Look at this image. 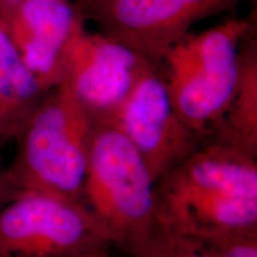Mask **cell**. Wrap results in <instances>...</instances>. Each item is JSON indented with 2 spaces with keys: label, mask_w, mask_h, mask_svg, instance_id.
Listing matches in <instances>:
<instances>
[{
  "label": "cell",
  "mask_w": 257,
  "mask_h": 257,
  "mask_svg": "<svg viewBox=\"0 0 257 257\" xmlns=\"http://www.w3.org/2000/svg\"><path fill=\"white\" fill-rule=\"evenodd\" d=\"M95 118L61 87L46 93L18 137L17 153L6 166L16 193H42L82 202Z\"/></svg>",
  "instance_id": "cell-1"
},
{
  "label": "cell",
  "mask_w": 257,
  "mask_h": 257,
  "mask_svg": "<svg viewBox=\"0 0 257 257\" xmlns=\"http://www.w3.org/2000/svg\"><path fill=\"white\" fill-rule=\"evenodd\" d=\"M155 182L125 135L107 120H96L89 147L82 202L112 246L128 255L156 227Z\"/></svg>",
  "instance_id": "cell-2"
},
{
  "label": "cell",
  "mask_w": 257,
  "mask_h": 257,
  "mask_svg": "<svg viewBox=\"0 0 257 257\" xmlns=\"http://www.w3.org/2000/svg\"><path fill=\"white\" fill-rule=\"evenodd\" d=\"M250 30L249 22L236 18L187 34L161 62L176 115L202 138L210 136L229 106L238 76L239 49Z\"/></svg>",
  "instance_id": "cell-3"
},
{
  "label": "cell",
  "mask_w": 257,
  "mask_h": 257,
  "mask_svg": "<svg viewBox=\"0 0 257 257\" xmlns=\"http://www.w3.org/2000/svg\"><path fill=\"white\" fill-rule=\"evenodd\" d=\"M111 246L80 202L28 192L0 207V257H104Z\"/></svg>",
  "instance_id": "cell-4"
},
{
  "label": "cell",
  "mask_w": 257,
  "mask_h": 257,
  "mask_svg": "<svg viewBox=\"0 0 257 257\" xmlns=\"http://www.w3.org/2000/svg\"><path fill=\"white\" fill-rule=\"evenodd\" d=\"M240 0H78L81 17L101 34L153 64L184 38L193 24L232 9Z\"/></svg>",
  "instance_id": "cell-5"
},
{
  "label": "cell",
  "mask_w": 257,
  "mask_h": 257,
  "mask_svg": "<svg viewBox=\"0 0 257 257\" xmlns=\"http://www.w3.org/2000/svg\"><path fill=\"white\" fill-rule=\"evenodd\" d=\"M133 143L154 180L181 162L202 142L176 115L163 74L155 64L137 79L107 118Z\"/></svg>",
  "instance_id": "cell-6"
},
{
  "label": "cell",
  "mask_w": 257,
  "mask_h": 257,
  "mask_svg": "<svg viewBox=\"0 0 257 257\" xmlns=\"http://www.w3.org/2000/svg\"><path fill=\"white\" fill-rule=\"evenodd\" d=\"M150 66L127 47L83 29L70 44L56 87L69 93L95 120L104 119Z\"/></svg>",
  "instance_id": "cell-7"
},
{
  "label": "cell",
  "mask_w": 257,
  "mask_h": 257,
  "mask_svg": "<svg viewBox=\"0 0 257 257\" xmlns=\"http://www.w3.org/2000/svg\"><path fill=\"white\" fill-rule=\"evenodd\" d=\"M82 22L70 0L0 4V23L46 92L59 85L70 44L83 30Z\"/></svg>",
  "instance_id": "cell-8"
},
{
  "label": "cell",
  "mask_w": 257,
  "mask_h": 257,
  "mask_svg": "<svg viewBox=\"0 0 257 257\" xmlns=\"http://www.w3.org/2000/svg\"><path fill=\"white\" fill-rule=\"evenodd\" d=\"M156 226L193 240L257 229V198L223 193H157Z\"/></svg>",
  "instance_id": "cell-9"
},
{
  "label": "cell",
  "mask_w": 257,
  "mask_h": 257,
  "mask_svg": "<svg viewBox=\"0 0 257 257\" xmlns=\"http://www.w3.org/2000/svg\"><path fill=\"white\" fill-rule=\"evenodd\" d=\"M157 193H223L257 198V157L206 137L155 181Z\"/></svg>",
  "instance_id": "cell-10"
},
{
  "label": "cell",
  "mask_w": 257,
  "mask_h": 257,
  "mask_svg": "<svg viewBox=\"0 0 257 257\" xmlns=\"http://www.w3.org/2000/svg\"><path fill=\"white\" fill-rule=\"evenodd\" d=\"M46 93L0 23V142L18 137Z\"/></svg>",
  "instance_id": "cell-11"
},
{
  "label": "cell",
  "mask_w": 257,
  "mask_h": 257,
  "mask_svg": "<svg viewBox=\"0 0 257 257\" xmlns=\"http://www.w3.org/2000/svg\"><path fill=\"white\" fill-rule=\"evenodd\" d=\"M246 155L257 157V49L250 40L240 46L238 76L229 106L210 134Z\"/></svg>",
  "instance_id": "cell-12"
},
{
  "label": "cell",
  "mask_w": 257,
  "mask_h": 257,
  "mask_svg": "<svg viewBox=\"0 0 257 257\" xmlns=\"http://www.w3.org/2000/svg\"><path fill=\"white\" fill-rule=\"evenodd\" d=\"M131 257H205L198 243L178 233L155 227Z\"/></svg>",
  "instance_id": "cell-13"
},
{
  "label": "cell",
  "mask_w": 257,
  "mask_h": 257,
  "mask_svg": "<svg viewBox=\"0 0 257 257\" xmlns=\"http://www.w3.org/2000/svg\"><path fill=\"white\" fill-rule=\"evenodd\" d=\"M205 257H257V229L195 240Z\"/></svg>",
  "instance_id": "cell-14"
},
{
  "label": "cell",
  "mask_w": 257,
  "mask_h": 257,
  "mask_svg": "<svg viewBox=\"0 0 257 257\" xmlns=\"http://www.w3.org/2000/svg\"><path fill=\"white\" fill-rule=\"evenodd\" d=\"M17 193L10 184L8 178V172H6V166L3 163L2 157H0V207L15 198Z\"/></svg>",
  "instance_id": "cell-15"
},
{
  "label": "cell",
  "mask_w": 257,
  "mask_h": 257,
  "mask_svg": "<svg viewBox=\"0 0 257 257\" xmlns=\"http://www.w3.org/2000/svg\"><path fill=\"white\" fill-rule=\"evenodd\" d=\"M19 0H0V4H14V3H17Z\"/></svg>",
  "instance_id": "cell-16"
},
{
  "label": "cell",
  "mask_w": 257,
  "mask_h": 257,
  "mask_svg": "<svg viewBox=\"0 0 257 257\" xmlns=\"http://www.w3.org/2000/svg\"><path fill=\"white\" fill-rule=\"evenodd\" d=\"M105 257H110V255H107V256H105Z\"/></svg>",
  "instance_id": "cell-17"
}]
</instances>
